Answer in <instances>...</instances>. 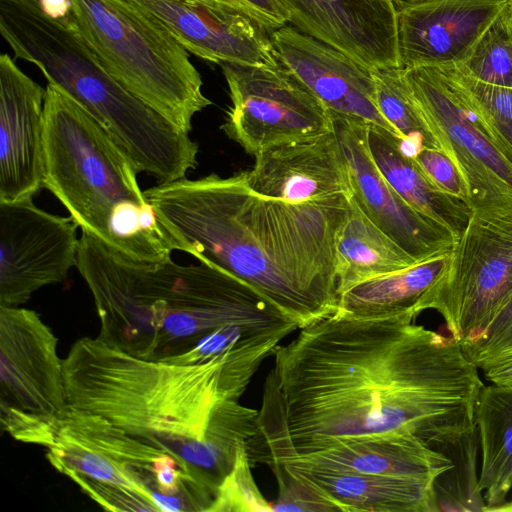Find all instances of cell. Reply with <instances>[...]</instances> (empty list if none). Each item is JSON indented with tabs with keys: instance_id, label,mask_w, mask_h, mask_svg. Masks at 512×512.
I'll list each match as a JSON object with an SVG mask.
<instances>
[{
	"instance_id": "8992f818",
	"label": "cell",
	"mask_w": 512,
	"mask_h": 512,
	"mask_svg": "<svg viewBox=\"0 0 512 512\" xmlns=\"http://www.w3.org/2000/svg\"><path fill=\"white\" fill-rule=\"evenodd\" d=\"M223 364L222 359L191 365L141 359L98 337H83L63 360L67 400L170 452L188 469V456L226 399Z\"/></svg>"
},
{
	"instance_id": "d6a6232c",
	"label": "cell",
	"mask_w": 512,
	"mask_h": 512,
	"mask_svg": "<svg viewBox=\"0 0 512 512\" xmlns=\"http://www.w3.org/2000/svg\"><path fill=\"white\" fill-rule=\"evenodd\" d=\"M278 483V499L272 503L275 511H338L317 490L288 474L279 465L269 467Z\"/></svg>"
},
{
	"instance_id": "f546056e",
	"label": "cell",
	"mask_w": 512,
	"mask_h": 512,
	"mask_svg": "<svg viewBox=\"0 0 512 512\" xmlns=\"http://www.w3.org/2000/svg\"><path fill=\"white\" fill-rule=\"evenodd\" d=\"M457 65L482 82L512 88V39L504 9Z\"/></svg>"
},
{
	"instance_id": "ffe728a7",
	"label": "cell",
	"mask_w": 512,
	"mask_h": 512,
	"mask_svg": "<svg viewBox=\"0 0 512 512\" xmlns=\"http://www.w3.org/2000/svg\"><path fill=\"white\" fill-rule=\"evenodd\" d=\"M246 171L250 188L293 203L350 200L352 188L335 129L260 152Z\"/></svg>"
},
{
	"instance_id": "ac0fdd59",
	"label": "cell",
	"mask_w": 512,
	"mask_h": 512,
	"mask_svg": "<svg viewBox=\"0 0 512 512\" xmlns=\"http://www.w3.org/2000/svg\"><path fill=\"white\" fill-rule=\"evenodd\" d=\"M288 24L370 69L401 67L393 0H276Z\"/></svg>"
},
{
	"instance_id": "4316f807",
	"label": "cell",
	"mask_w": 512,
	"mask_h": 512,
	"mask_svg": "<svg viewBox=\"0 0 512 512\" xmlns=\"http://www.w3.org/2000/svg\"><path fill=\"white\" fill-rule=\"evenodd\" d=\"M258 427V410L224 399L215 409L203 441L196 444L186 464L196 480L213 491L232 470L239 448Z\"/></svg>"
},
{
	"instance_id": "cb8c5ba5",
	"label": "cell",
	"mask_w": 512,
	"mask_h": 512,
	"mask_svg": "<svg viewBox=\"0 0 512 512\" xmlns=\"http://www.w3.org/2000/svg\"><path fill=\"white\" fill-rule=\"evenodd\" d=\"M338 296L369 279L419 262L375 226L350 199L335 239Z\"/></svg>"
},
{
	"instance_id": "5bb4252c",
	"label": "cell",
	"mask_w": 512,
	"mask_h": 512,
	"mask_svg": "<svg viewBox=\"0 0 512 512\" xmlns=\"http://www.w3.org/2000/svg\"><path fill=\"white\" fill-rule=\"evenodd\" d=\"M332 120L350 176L351 199L361 212L417 262L450 253L453 235L407 204L381 174L369 151L368 124Z\"/></svg>"
},
{
	"instance_id": "4fadbf2b",
	"label": "cell",
	"mask_w": 512,
	"mask_h": 512,
	"mask_svg": "<svg viewBox=\"0 0 512 512\" xmlns=\"http://www.w3.org/2000/svg\"><path fill=\"white\" fill-rule=\"evenodd\" d=\"M78 225L32 199L0 202V305L19 306L77 267Z\"/></svg>"
},
{
	"instance_id": "3957f363",
	"label": "cell",
	"mask_w": 512,
	"mask_h": 512,
	"mask_svg": "<svg viewBox=\"0 0 512 512\" xmlns=\"http://www.w3.org/2000/svg\"><path fill=\"white\" fill-rule=\"evenodd\" d=\"M77 269L100 320L98 338L132 356L169 362L230 324L290 320L245 281L208 264L119 259L82 232Z\"/></svg>"
},
{
	"instance_id": "d4e9b609",
	"label": "cell",
	"mask_w": 512,
	"mask_h": 512,
	"mask_svg": "<svg viewBox=\"0 0 512 512\" xmlns=\"http://www.w3.org/2000/svg\"><path fill=\"white\" fill-rule=\"evenodd\" d=\"M475 423L482 455L478 488L484 511H496L512 488V383L482 388Z\"/></svg>"
},
{
	"instance_id": "836d02e7",
	"label": "cell",
	"mask_w": 512,
	"mask_h": 512,
	"mask_svg": "<svg viewBox=\"0 0 512 512\" xmlns=\"http://www.w3.org/2000/svg\"><path fill=\"white\" fill-rule=\"evenodd\" d=\"M414 159L436 188L468 205V193L463 178L443 151L423 148Z\"/></svg>"
},
{
	"instance_id": "7c38bea8",
	"label": "cell",
	"mask_w": 512,
	"mask_h": 512,
	"mask_svg": "<svg viewBox=\"0 0 512 512\" xmlns=\"http://www.w3.org/2000/svg\"><path fill=\"white\" fill-rule=\"evenodd\" d=\"M231 106L221 129L252 156L334 128L324 104L280 62L221 63Z\"/></svg>"
},
{
	"instance_id": "6da1fadb",
	"label": "cell",
	"mask_w": 512,
	"mask_h": 512,
	"mask_svg": "<svg viewBox=\"0 0 512 512\" xmlns=\"http://www.w3.org/2000/svg\"><path fill=\"white\" fill-rule=\"evenodd\" d=\"M415 318L336 310L279 345L246 443L251 464L368 436L412 434L433 447L474 433L478 367Z\"/></svg>"
},
{
	"instance_id": "7402d4cb",
	"label": "cell",
	"mask_w": 512,
	"mask_h": 512,
	"mask_svg": "<svg viewBox=\"0 0 512 512\" xmlns=\"http://www.w3.org/2000/svg\"><path fill=\"white\" fill-rule=\"evenodd\" d=\"M288 474L317 490L342 512H435L436 481L370 474L339 473L291 464Z\"/></svg>"
},
{
	"instance_id": "44dd1931",
	"label": "cell",
	"mask_w": 512,
	"mask_h": 512,
	"mask_svg": "<svg viewBox=\"0 0 512 512\" xmlns=\"http://www.w3.org/2000/svg\"><path fill=\"white\" fill-rule=\"evenodd\" d=\"M339 473L409 477L436 481L453 460L412 434H386L337 442L304 454L270 461Z\"/></svg>"
},
{
	"instance_id": "f35d334b",
	"label": "cell",
	"mask_w": 512,
	"mask_h": 512,
	"mask_svg": "<svg viewBox=\"0 0 512 512\" xmlns=\"http://www.w3.org/2000/svg\"><path fill=\"white\" fill-rule=\"evenodd\" d=\"M23 5L33 6L39 9V0H10Z\"/></svg>"
},
{
	"instance_id": "83f0119b",
	"label": "cell",
	"mask_w": 512,
	"mask_h": 512,
	"mask_svg": "<svg viewBox=\"0 0 512 512\" xmlns=\"http://www.w3.org/2000/svg\"><path fill=\"white\" fill-rule=\"evenodd\" d=\"M372 73L378 109L400 135L402 150L415 157L423 148L439 149L413 97L404 68H377Z\"/></svg>"
},
{
	"instance_id": "d590c367",
	"label": "cell",
	"mask_w": 512,
	"mask_h": 512,
	"mask_svg": "<svg viewBox=\"0 0 512 512\" xmlns=\"http://www.w3.org/2000/svg\"><path fill=\"white\" fill-rule=\"evenodd\" d=\"M481 370L485 378L494 384L512 383V355L499 359Z\"/></svg>"
},
{
	"instance_id": "4dcf8cb0",
	"label": "cell",
	"mask_w": 512,
	"mask_h": 512,
	"mask_svg": "<svg viewBox=\"0 0 512 512\" xmlns=\"http://www.w3.org/2000/svg\"><path fill=\"white\" fill-rule=\"evenodd\" d=\"M246 447L242 445L237 453L235 464L217 489L215 500L208 512H273L256 485Z\"/></svg>"
},
{
	"instance_id": "5b68a950",
	"label": "cell",
	"mask_w": 512,
	"mask_h": 512,
	"mask_svg": "<svg viewBox=\"0 0 512 512\" xmlns=\"http://www.w3.org/2000/svg\"><path fill=\"white\" fill-rule=\"evenodd\" d=\"M0 32L15 58L82 107L128 155L139 173L166 183L196 168L197 142L118 82L80 35L72 15L0 0Z\"/></svg>"
},
{
	"instance_id": "e0dca14e",
	"label": "cell",
	"mask_w": 512,
	"mask_h": 512,
	"mask_svg": "<svg viewBox=\"0 0 512 512\" xmlns=\"http://www.w3.org/2000/svg\"><path fill=\"white\" fill-rule=\"evenodd\" d=\"M46 88L0 55V202L32 199L44 181Z\"/></svg>"
},
{
	"instance_id": "52a82bcc",
	"label": "cell",
	"mask_w": 512,
	"mask_h": 512,
	"mask_svg": "<svg viewBox=\"0 0 512 512\" xmlns=\"http://www.w3.org/2000/svg\"><path fill=\"white\" fill-rule=\"evenodd\" d=\"M73 21L105 69L181 131L212 104L189 52L128 0H70Z\"/></svg>"
},
{
	"instance_id": "1f68e13d",
	"label": "cell",
	"mask_w": 512,
	"mask_h": 512,
	"mask_svg": "<svg viewBox=\"0 0 512 512\" xmlns=\"http://www.w3.org/2000/svg\"><path fill=\"white\" fill-rule=\"evenodd\" d=\"M462 347L467 357L480 369L512 355V297L484 331Z\"/></svg>"
},
{
	"instance_id": "30bf717a",
	"label": "cell",
	"mask_w": 512,
	"mask_h": 512,
	"mask_svg": "<svg viewBox=\"0 0 512 512\" xmlns=\"http://www.w3.org/2000/svg\"><path fill=\"white\" fill-rule=\"evenodd\" d=\"M58 339L33 310L0 305V425L17 441L50 447L68 407Z\"/></svg>"
},
{
	"instance_id": "ab89813d",
	"label": "cell",
	"mask_w": 512,
	"mask_h": 512,
	"mask_svg": "<svg viewBox=\"0 0 512 512\" xmlns=\"http://www.w3.org/2000/svg\"><path fill=\"white\" fill-rule=\"evenodd\" d=\"M395 5L396 6H399V5H403V4H407V3H412V2H417V1H422V0H393Z\"/></svg>"
},
{
	"instance_id": "f1b7e54d",
	"label": "cell",
	"mask_w": 512,
	"mask_h": 512,
	"mask_svg": "<svg viewBox=\"0 0 512 512\" xmlns=\"http://www.w3.org/2000/svg\"><path fill=\"white\" fill-rule=\"evenodd\" d=\"M512 156V88L482 82L457 64L435 67Z\"/></svg>"
},
{
	"instance_id": "9c48e42d",
	"label": "cell",
	"mask_w": 512,
	"mask_h": 512,
	"mask_svg": "<svg viewBox=\"0 0 512 512\" xmlns=\"http://www.w3.org/2000/svg\"><path fill=\"white\" fill-rule=\"evenodd\" d=\"M512 297V205L471 210L444 274L419 313L436 310L462 346L474 341Z\"/></svg>"
},
{
	"instance_id": "e575fe53",
	"label": "cell",
	"mask_w": 512,
	"mask_h": 512,
	"mask_svg": "<svg viewBox=\"0 0 512 512\" xmlns=\"http://www.w3.org/2000/svg\"><path fill=\"white\" fill-rule=\"evenodd\" d=\"M251 15L269 30L288 24L286 12L276 0H221Z\"/></svg>"
},
{
	"instance_id": "277c9868",
	"label": "cell",
	"mask_w": 512,
	"mask_h": 512,
	"mask_svg": "<svg viewBox=\"0 0 512 512\" xmlns=\"http://www.w3.org/2000/svg\"><path fill=\"white\" fill-rule=\"evenodd\" d=\"M128 155L74 100L48 83L44 181L82 232L121 260L156 264L177 245L141 190Z\"/></svg>"
},
{
	"instance_id": "2e32d148",
	"label": "cell",
	"mask_w": 512,
	"mask_h": 512,
	"mask_svg": "<svg viewBox=\"0 0 512 512\" xmlns=\"http://www.w3.org/2000/svg\"><path fill=\"white\" fill-rule=\"evenodd\" d=\"M271 39L278 61L315 94L331 117L378 125L401 139L378 109L372 69L290 24L272 30Z\"/></svg>"
},
{
	"instance_id": "9a60e30c",
	"label": "cell",
	"mask_w": 512,
	"mask_h": 512,
	"mask_svg": "<svg viewBox=\"0 0 512 512\" xmlns=\"http://www.w3.org/2000/svg\"><path fill=\"white\" fill-rule=\"evenodd\" d=\"M156 17L190 53L214 62L275 65L271 30L221 0H128Z\"/></svg>"
},
{
	"instance_id": "8fae6325",
	"label": "cell",
	"mask_w": 512,
	"mask_h": 512,
	"mask_svg": "<svg viewBox=\"0 0 512 512\" xmlns=\"http://www.w3.org/2000/svg\"><path fill=\"white\" fill-rule=\"evenodd\" d=\"M438 148L457 167L471 210L512 205V156L435 67L404 69Z\"/></svg>"
},
{
	"instance_id": "74e56055",
	"label": "cell",
	"mask_w": 512,
	"mask_h": 512,
	"mask_svg": "<svg viewBox=\"0 0 512 512\" xmlns=\"http://www.w3.org/2000/svg\"><path fill=\"white\" fill-rule=\"evenodd\" d=\"M504 13H505L507 25L509 28V32L511 35V39H512V0H508L506 6L504 8Z\"/></svg>"
},
{
	"instance_id": "d6986e66",
	"label": "cell",
	"mask_w": 512,
	"mask_h": 512,
	"mask_svg": "<svg viewBox=\"0 0 512 512\" xmlns=\"http://www.w3.org/2000/svg\"><path fill=\"white\" fill-rule=\"evenodd\" d=\"M508 0H422L396 6L400 66L461 63Z\"/></svg>"
},
{
	"instance_id": "7a4b0ae2",
	"label": "cell",
	"mask_w": 512,
	"mask_h": 512,
	"mask_svg": "<svg viewBox=\"0 0 512 512\" xmlns=\"http://www.w3.org/2000/svg\"><path fill=\"white\" fill-rule=\"evenodd\" d=\"M177 245L267 297L298 329L337 310L335 239L350 200L293 203L254 192L246 171L144 191Z\"/></svg>"
},
{
	"instance_id": "484cf974",
	"label": "cell",
	"mask_w": 512,
	"mask_h": 512,
	"mask_svg": "<svg viewBox=\"0 0 512 512\" xmlns=\"http://www.w3.org/2000/svg\"><path fill=\"white\" fill-rule=\"evenodd\" d=\"M450 254L364 281L339 295L337 310L362 318L407 313L417 317L424 295L446 271Z\"/></svg>"
},
{
	"instance_id": "ba28073f",
	"label": "cell",
	"mask_w": 512,
	"mask_h": 512,
	"mask_svg": "<svg viewBox=\"0 0 512 512\" xmlns=\"http://www.w3.org/2000/svg\"><path fill=\"white\" fill-rule=\"evenodd\" d=\"M46 458L106 509L135 494L156 511H191L197 480L170 452L68 404Z\"/></svg>"
},
{
	"instance_id": "603a6c76",
	"label": "cell",
	"mask_w": 512,
	"mask_h": 512,
	"mask_svg": "<svg viewBox=\"0 0 512 512\" xmlns=\"http://www.w3.org/2000/svg\"><path fill=\"white\" fill-rule=\"evenodd\" d=\"M401 139L378 126H367L373 161L398 195L417 212L448 230L458 240L471 209L436 188L413 157L401 148Z\"/></svg>"
},
{
	"instance_id": "8d00e7d4",
	"label": "cell",
	"mask_w": 512,
	"mask_h": 512,
	"mask_svg": "<svg viewBox=\"0 0 512 512\" xmlns=\"http://www.w3.org/2000/svg\"><path fill=\"white\" fill-rule=\"evenodd\" d=\"M39 10L51 19H64L71 14V1L39 0Z\"/></svg>"
}]
</instances>
